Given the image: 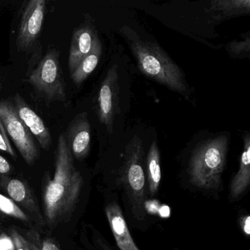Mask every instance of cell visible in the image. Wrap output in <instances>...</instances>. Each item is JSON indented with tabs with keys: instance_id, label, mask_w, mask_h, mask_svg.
Returning a JSON list of instances; mask_svg holds the SVG:
<instances>
[{
	"instance_id": "obj_1",
	"label": "cell",
	"mask_w": 250,
	"mask_h": 250,
	"mask_svg": "<svg viewBox=\"0 0 250 250\" xmlns=\"http://www.w3.org/2000/svg\"><path fill=\"white\" fill-rule=\"evenodd\" d=\"M83 182L81 172L74 166L65 135L60 134L55 152V173L52 178L48 175L42 195L43 216L48 226L54 228L70 217L78 201Z\"/></svg>"
},
{
	"instance_id": "obj_2",
	"label": "cell",
	"mask_w": 250,
	"mask_h": 250,
	"mask_svg": "<svg viewBox=\"0 0 250 250\" xmlns=\"http://www.w3.org/2000/svg\"><path fill=\"white\" fill-rule=\"evenodd\" d=\"M121 32L142 73L174 91L188 94L189 87L181 68L157 43L143 40L127 26Z\"/></svg>"
},
{
	"instance_id": "obj_3",
	"label": "cell",
	"mask_w": 250,
	"mask_h": 250,
	"mask_svg": "<svg viewBox=\"0 0 250 250\" xmlns=\"http://www.w3.org/2000/svg\"><path fill=\"white\" fill-rule=\"evenodd\" d=\"M228 145V137L222 135L205 142L195 149L188 167L193 185L205 189L219 188L226 165Z\"/></svg>"
},
{
	"instance_id": "obj_4",
	"label": "cell",
	"mask_w": 250,
	"mask_h": 250,
	"mask_svg": "<svg viewBox=\"0 0 250 250\" xmlns=\"http://www.w3.org/2000/svg\"><path fill=\"white\" fill-rule=\"evenodd\" d=\"M122 181L131 203L133 214L139 220L146 216V177L143 142L135 136L127 145L125 150Z\"/></svg>"
},
{
	"instance_id": "obj_5",
	"label": "cell",
	"mask_w": 250,
	"mask_h": 250,
	"mask_svg": "<svg viewBox=\"0 0 250 250\" xmlns=\"http://www.w3.org/2000/svg\"><path fill=\"white\" fill-rule=\"evenodd\" d=\"M29 82L46 102L65 100V84L58 51L51 49L44 55L30 74Z\"/></svg>"
},
{
	"instance_id": "obj_6",
	"label": "cell",
	"mask_w": 250,
	"mask_h": 250,
	"mask_svg": "<svg viewBox=\"0 0 250 250\" xmlns=\"http://www.w3.org/2000/svg\"><path fill=\"white\" fill-rule=\"evenodd\" d=\"M0 119L8 137L15 145L24 162L33 165L39 157V151L34 138L20 119L13 103L0 102Z\"/></svg>"
},
{
	"instance_id": "obj_7",
	"label": "cell",
	"mask_w": 250,
	"mask_h": 250,
	"mask_svg": "<svg viewBox=\"0 0 250 250\" xmlns=\"http://www.w3.org/2000/svg\"><path fill=\"white\" fill-rule=\"evenodd\" d=\"M46 9L45 0H30L21 14L17 34V49L26 51L37 40L42 32Z\"/></svg>"
},
{
	"instance_id": "obj_8",
	"label": "cell",
	"mask_w": 250,
	"mask_h": 250,
	"mask_svg": "<svg viewBox=\"0 0 250 250\" xmlns=\"http://www.w3.org/2000/svg\"><path fill=\"white\" fill-rule=\"evenodd\" d=\"M118 65L115 64L108 70L101 84L98 97V116L109 134L113 131L114 121L118 112Z\"/></svg>"
},
{
	"instance_id": "obj_9",
	"label": "cell",
	"mask_w": 250,
	"mask_h": 250,
	"mask_svg": "<svg viewBox=\"0 0 250 250\" xmlns=\"http://www.w3.org/2000/svg\"><path fill=\"white\" fill-rule=\"evenodd\" d=\"M65 137L73 157L82 160L88 155L91 143V127L87 112H81L73 118L68 125Z\"/></svg>"
},
{
	"instance_id": "obj_10",
	"label": "cell",
	"mask_w": 250,
	"mask_h": 250,
	"mask_svg": "<svg viewBox=\"0 0 250 250\" xmlns=\"http://www.w3.org/2000/svg\"><path fill=\"white\" fill-rule=\"evenodd\" d=\"M14 104L17 114L23 124L36 137L41 147L48 150L52 145V136L42 118L30 107L19 93L14 97Z\"/></svg>"
},
{
	"instance_id": "obj_11",
	"label": "cell",
	"mask_w": 250,
	"mask_h": 250,
	"mask_svg": "<svg viewBox=\"0 0 250 250\" xmlns=\"http://www.w3.org/2000/svg\"><path fill=\"white\" fill-rule=\"evenodd\" d=\"M98 36L90 24H84L74 30L71 38L68 57V70L72 74L82 60L91 52Z\"/></svg>"
},
{
	"instance_id": "obj_12",
	"label": "cell",
	"mask_w": 250,
	"mask_h": 250,
	"mask_svg": "<svg viewBox=\"0 0 250 250\" xmlns=\"http://www.w3.org/2000/svg\"><path fill=\"white\" fill-rule=\"evenodd\" d=\"M0 185L6 191L10 198L16 203L33 213L41 222H43L39 206L28 186L21 180L2 176Z\"/></svg>"
},
{
	"instance_id": "obj_13",
	"label": "cell",
	"mask_w": 250,
	"mask_h": 250,
	"mask_svg": "<svg viewBox=\"0 0 250 250\" xmlns=\"http://www.w3.org/2000/svg\"><path fill=\"white\" fill-rule=\"evenodd\" d=\"M105 212L117 245L120 250H140L130 234L128 225L118 203L112 202L107 204L105 208Z\"/></svg>"
},
{
	"instance_id": "obj_14",
	"label": "cell",
	"mask_w": 250,
	"mask_h": 250,
	"mask_svg": "<svg viewBox=\"0 0 250 250\" xmlns=\"http://www.w3.org/2000/svg\"><path fill=\"white\" fill-rule=\"evenodd\" d=\"M250 184V137L244 138V148L240 159L239 168L229 185V197L238 198L245 192Z\"/></svg>"
},
{
	"instance_id": "obj_15",
	"label": "cell",
	"mask_w": 250,
	"mask_h": 250,
	"mask_svg": "<svg viewBox=\"0 0 250 250\" xmlns=\"http://www.w3.org/2000/svg\"><path fill=\"white\" fill-rule=\"evenodd\" d=\"M250 12V0H216L212 1L209 7V13L212 18L219 21Z\"/></svg>"
},
{
	"instance_id": "obj_16",
	"label": "cell",
	"mask_w": 250,
	"mask_h": 250,
	"mask_svg": "<svg viewBox=\"0 0 250 250\" xmlns=\"http://www.w3.org/2000/svg\"><path fill=\"white\" fill-rule=\"evenodd\" d=\"M102 54V43L99 40V38H98L91 52L82 60L75 71L70 74L71 80L76 85H81L96 69L100 61Z\"/></svg>"
},
{
	"instance_id": "obj_17",
	"label": "cell",
	"mask_w": 250,
	"mask_h": 250,
	"mask_svg": "<svg viewBox=\"0 0 250 250\" xmlns=\"http://www.w3.org/2000/svg\"><path fill=\"white\" fill-rule=\"evenodd\" d=\"M146 166L149 192L151 195H155L158 192L162 179L160 153L156 142H153L150 146L146 159Z\"/></svg>"
},
{
	"instance_id": "obj_18",
	"label": "cell",
	"mask_w": 250,
	"mask_h": 250,
	"mask_svg": "<svg viewBox=\"0 0 250 250\" xmlns=\"http://www.w3.org/2000/svg\"><path fill=\"white\" fill-rule=\"evenodd\" d=\"M0 213L24 222H30L28 216L11 198L0 194Z\"/></svg>"
},
{
	"instance_id": "obj_19",
	"label": "cell",
	"mask_w": 250,
	"mask_h": 250,
	"mask_svg": "<svg viewBox=\"0 0 250 250\" xmlns=\"http://www.w3.org/2000/svg\"><path fill=\"white\" fill-rule=\"evenodd\" d=\"M250 49V36H246L245 40L241 42H230L227 46V50L228 53L234 58H241L244 55H249Z\"/></svg>"
},
{
	"instance_id": "obj_20",
	"label": "cell",
	"mask_w": 250,
	"mask_h": 250,
	"mask_svg": "<svg viewBox=\"0 0 250 250\" xmlns=\"http://www.w3.org/2000/svg\"><path fill=\"white\" fill-rule=\"evenodd\" d=\"M11 238L15 244L17 250H37L34 244L29 239L24 238L17 229H11Z\"/></svg>"
},
{
	"instance_id": "obj_21",
	"label": "cell",
	"mask_w": 250,
	"mask_h": 250,
	"mask_svg": "<svg viewBox=\"0 0 250 250\" xmlns=\"http://www.w3.org/2000/svg\"><path fill=\"white\" fill-rule=\"evenodd\" d=\"M30 241L34 244L37 250H61L55 241L50 238H41L34 235L31 236Z\"/></svg>"
},
{
	"instance_id": "obj_22",
	"label": "cell",
	"mask_w": 250,
	"mask_h": 250,
	"mask_svg": "<svg viewBox=\"0 0 250 250\" xmlns=\"http://www.w3.org/2000/svg\"><path fill=\"white\" fill-rule=\"evenodd\" d=\"M0 150L8 153L13 157H16L15 152H14L11 143H10L8 134H7L6 131H5V128L2 125L1 119H0Z\"/></svg>"
},
{
	"instance_id": "obj_23",
	"label": "cell",
	"mask_w": 250,
	"mask_h": 250,
	"mask_svg": "<svg viewBox=\"0 0 250 250\" xmlns=\"http://www.w3.org/2000/svg\"><path fill=\"white\" fill-rule=\"evenodd\" d=\"M0 250H17L11 235L5 232L0 233Z\"/></svg>"
},
{
	"instance_id": "obj_24",
	"label": "cell",
	"mask_w": 250,
	"mask_h": 250,
	"mask_svg": "<svg viewBox=\"0 0 250 250\" xmlns=\"http://www.w3.org/2000/svg\"><path fill=\"white\" fill-rule=\"evenodd\" d=\"M240 226L242 232L247 237L250 236V217L249 215H244L239 219Z\"/></svg>"
},
{
	"instance_id": "obj_25",
	"label": "cell",
	"mask_w": 250,
	"mask_h": 250,
	"mask_svg": "<svg viewBox=\"0 0 250 250\" xmlns=\"http://www.w3.org/2000/svg\"><path fill=\"white\" fill-rule=\"evenodd\" d=\"M12 170V167L3 156H0V175L6 176Z\"/></svg>"
},
{
	"instance_id": "obj_26",
	"label": "cell",
	"mask_w": 250,
	"mask_h": 250,
	"mask_svg": "<svg viewBox=\"0 0 250 250\" xmlns=\"http://www.w3.org/2000/svg\"><path fill=\"white\" fill-rule=\"evenodd\" d=\"M99 244H100L102 250H112V248H111L110 247H109V246H108L107 244H106V243H105L104 241H101L100 242H99Z\"/></svg>"
},
{
	"instance_id": "obj_27",
	"label": "cell",
	"mask_w": 250,
	"mask_h": 250,
	"mask_svg": "<svg viewBox=\"0 0 250 250\" xmlns=\"http://www.w3.org/2000/svg\"><path fill=\"white\" fill-rule=\"evenodd\" d=\"M2 213H0V221L2 220Z\"/></svg>"
}]
</instances>
